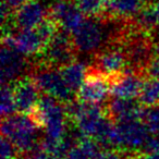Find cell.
Returning <instances> with one entry per match:
<instances>
[{
	"mask_svg": "<svg viewBox=\"0 0 159 159\" xmlns=\"http://www.w3.org/2000/svg\"><path fill=\"white\" fill-rule=\"evenodd\" d=\"M27 115L38 129H45L47 139L60 141L66 133V106H62L60 100L52 96L47 94L42 96L38 104Z\"/></svg>",
	"mask_w": 159,
	"mask_h": 159,
	"instance_id": "6da1fadb",
	"label": "cell"
},
{
	"mask_svg": "<svg viewBox=\"0 0 159 159\" xmlns=\"http://www.w3.org/2000/svg\"><path fill=\"white\" fill-rule=\"evenodd\" d=\"M37 129L30 116L24 113L6 117L1 122V134L14 144L21 152L31 154L38 146Z\"/></svg>",
	"mask_w": 159,
	"mask_h": 159,
	"instance_id": "7a4b0ae2",
	"label": "cell"
},
{
	"mask_svg": "<svg viewBox=\"0 0 159 159\" xmlns=\"http://www.w3.org/2000/svg\"><path fill=\"white\" fill-rule=\"evenodd\" d=\"M66 111L74 123L75 129L83 136L95 137L102 120L107 113L97 104L71 100L66 104Z\"/></svg>",
	"mask_w": 159,
	"mask_h": 159,
	"instance_id": "3957f363",
	"label": "cell"
},
{
	"mask_svg": "<svg viewBox=\"0 0 159 159\" xmlns=\"http://www.w3.org/2000/svg\"><path fill=\"white\" fill-rule=\"evenodd\" d=\"M75 51L71 33L61 27L38 57L40 58V64L52 68H62L74 61Z\"/></svg>",
	"mask_w": 159,
	"mask_h": 159,
	"instance_id": "277c9868",
	"label": "cell"
},
{
	"mask_svg": "<svg viewBox=\"0 0 159 159\" xmlns=\"http://www.w3.org/2000/svg\"><path fill=\"white\" fill-rule=\"evenodd\" d=\"M149 131L144 122L129 121L119 122L113 129L110 137L109 148L126 149L129 152H136L143 148L149 137Z\"/></svg>",
	"mask_w": 159,
	"mask_h": 159,
	"instance_id": "5b68a950",
	"label": "cell"
},
{
	"mask_svg": "<svg viewBox=\"0 0 159 159\" xmlns=\"http://www.w3.org/2000/svg\"><path fill=\"white\" fill-rule=\"evenodd\" d=\"M32 79L44 94L52 96L64 104L73 100V91L64 81L60 70L40 64L39 68L34 71Z\"/></svg>",
	"mask_w": 159,
	"mask_h": 159,
	"instance_id": "8992f818",
	"label": "cell"
},
{
	"mask_svg": "<svg viewBox=\"0 0 159 159\" xmlns=\"http://www.w3.org/2000/svg\"><path fill=\"white\" fill-rule=\"evenodd\" d=\"M110 93L109 76L94 66L89 68L86 77L77 91V99L81 102L97 104L105 102Z\"/></svg>",
	"mask_w": 159,
	"mask_h": 159,
	"instance_id": "52a82bcc",
	"label": "cell"
},
{
	"mask_svg": "<svg viewBox=\"0 0 159 159\" xmlns=\"http://www.w3.org/2000/svg\"><path fill=\"white\" fill-rule=\"evenodd\" d=\"M2 46L14 49L27 57H33L39 55L46 47V44L36 30L29 29L20 30L16 34L11 31L5 32L2 36Z\"/></svg>",
	"mask_w": 159,
	"mask_h": 159,
	"instance_id": "ba28073f",
	"label": "cell"
},
{
	"mask_svg": "<svg viewBox=\"0 0 159 159\" xmlns=\"http://www.w3.org/2000/svg\"><path fill=\"white\" fill-rule=\"evenodd\" d=\"M48 16L70 33L85 20L83 12L77 8L73 0H55L48 9Z\"/></svg>",
	"mask_w": 159,
	"mask_h": 159,
	"instance_id": "9c48e42d",
	"label": "cell"
},
{
	"mask_svg": "<svg viewBox=\"0 0 159 159\" xmlns=\"http://www.w3.org/2000/svg\"><path fill=\"white\" fill-rule=\"evenodd\" d=\"M141 74L132 69H125L123 72L109 75L110 94L113 97L134 99L139 95L143 85Z\"/></svg>",
	"mask_w": 159,
	"mask_h": 159,
	"instance_id": "30bf717a",
	"label": "cell"
},
{
	"mask_svg": "<svg viewBox=\"0 0 159 159\" xmlns=\"http://www.w3.org/2000/svg\"><path fill=\"white\" fill-rule=\"evenodd\" d=\"M125 66H128V57L121 45L111 44L110 47L102 49L95 56L94 68L108 76L123 72Z\"/></svg>",
	"mask_w": 159,
	"mask_h": 159,
	"instance_id": "8fae6325",
	"label": "cell"
},
{
	"mask_svg": "<svg viewBox=\"0 0 159 159\" xmlns=\"http://www.w3.org/2000/svg\"><path fill=\"white\" fill-rule=\"evenodd\" d=\"M0 60H1V69H0L1 85H8L12 82H16L27 69V62L24 55L8 47L2 46L0 52Z\"/></svg>",
	"mask_w": 159,
	"mask_h": 159,
	"instance_id": "7c38bea8",
	"label": "cell"
},
{
	"mask_svg": "<svg viewBox=\"0 0 159 159\" xmlns=\"http://www.w3.org/2000/svg\"><path fill=\"white\" fill-rule=\"evenodd\" d=\"M48 16V11L39 0H27L21 6L11 19V24L19 30L35 29Z\"/></svg>",
	"mask_w": 159,
	"mask_h": 159,
	"instance_id": "4fadbf2b",
	"label": "cell"
},
{
	"mask_svg": "<svg viewBox=\"0 0 159 159\" xmlns=\"http://www.w3.org/2000/svg\"><path fill=\"white\" fill-rule=\"evenodd\" d=\"M107 116L113 121H139L143 118L144 108L133 99L113 97L107 105Z\"/></svg>",
	"mask_w": 159,
	"mask_h": 159,
	"instance_id": "5bb4252c",
	"label": "cell"
},
{
	"mask_svg": "<svg viewBox=\"0 0 159 159\" xmlns=\"http://www.w3.org/2000/svg\"><path fill=\"white\" fill-rule=\"evenodd\" d=\"M14 98L18 111L20 113H29L39 100V89L33 79L23 77L13 86Z\"/></svg>",
	"mask_w": 159,
	"mask_h": 159,
	"instance_id": "9a60e30c",
	"label": "cell"
},
{
	"mask_svg": "<svg viewBox=\"0 0 159 159\" xmlns=\"http://www.w3.org/2000/svg\"><path fill=\"white\" fill-rule=\"evenodd\" d=\"M147 5V0H108L106 16L130 20Z\"/></svg>",
	"mask_w": 159,
	"mask_h": 159,
	"instance_id": "2e32d148",
	"label": "cell"
},
{
	"mask_svg": "<svg viewBox=\"0 0 159 159\" xmlns=\"http://www.w3.org/2000/svg\"><path fill=\"white\" fill-rule=\"evenodd\" d=\"M87 71H89V68L86 66V64L83 62L75 61V60L60 68V72H61L64 81L73 92L79 91V89L83 84L85 77H86Z\"/></svg>",
	"mask_w": 159,
	"mask_h": 159,
	"instance_id": "e0dca14e",
	"label": "cell"
},
{
	"mask_svg": "<svg viewBox=\"0 0 159 159\" xmlns=\"http://www.w3.org/2000/svg\"><path fill=\"white\" fill-rule=\"evenodd\" d=\"M134 25L145 33H152L158 25L156 10L154 5H147L133 18Z\"/></svg>",
	"mask_w": 159,
	"mask_h": 159,
	"instance_id": "ac0fdd59",
	"label": "cell"
},
{
	"mask_svg": "<svg viewBox=\"0 0 159 159\" xmlns=\"http://www.w3.org/2000/svg\"><path fill=\"white\" fill-rule=\"evenodd\" d=\"M139 98L144 106L150 107L159 105V79L148 77V80H145Z\"/></svg>",
	"mask_w": 159,
	"mask_h": 159,
	"instance_id": "d6986e66",
	"label": "cell"
},
{
	"mask_svg": "<svg viewBox=\"0 0 159 159\" xmlns=\"http://www.w3.org/2000/svg\"><path fill=\"white\" fill-rule=\"evenodd\" d=\"M107 1L108 0H74L83 14L87 16L104 18L107 13Z\"/></svg>",
	"mask_w": 159,
	"mask_h": 159,
	"instance_id": "ffe728a7",
	"label": "cell"
},
{
	"mask_svg": "<svg viewBox=\"0 0 159 159\" xmlns=\"http://www.w3.org/2000/svg\"><path fill=\"white\" fill-rule=\"evenodd\" d=\"M1 116L2 118L9 117L18 111L16 104V98H14L13 87H10L8 85H2L1 87Z\"/></svg>",
	"mask_w": 159,
	"mask_h": 159,
	"instance_id": "44dd1931",
	"label": "cell"
},
{
	"mask_svg": "<svg viewBox=\"0 0 159 159\" xmlns=\"http://www.w3.org/2000/svg\"><path fill=\"white\" fill-rule=\"evenodd\" d=\"M142 120L150 134L159 135V105L144 108Z\"/></svg>",
	"mask_w": 159,
	"mask_h": 159,
	"instance_id": "7402d4cb",
	"label": "cell"
},
{
	"mask_svg": "<svg viewBox=\"0 0 159 159\" xmlns=\"http://www.w3.org/2000/svg\"><path fill=\"white\" fill-rule=\"evenodd\" d=\"M16 147L10 139L7 137H1V143H0V154L1 158H14L16 156Z\"/></svg>",
	"mask_w": 159,
	"mask_h": 159,
	"instance_id": "603a6c76",
	"label": "cell"
},
{
	"mask_svg": "<svg viewBox=\"0 0 159 159\" xmlns=\"http://www.w3.org/2000/svg\"><path fill=\"white\" fill-rule=\"evenodd\" d=\"M63 159H93L89 154L87 152V150L83 147L80 143L75 144L64 156Z\"/></svg>",
	"mask_w": 159,
	"mask_h": 159,
	"instance_id": "cb8c5ba5",
	"label": "cell"
},
{
	"mask_svg": "<svg viewBox=\"0 0 159 159\" xmlns=\"http://www.w3.org/2000/svg\"><path fill=\"white\" fill-rule=\"evenodd\" d=\"M142 152L147 154H152L155 152H159V135L152 134L149 135V137L147 139L146 143L144 144Z\"/></svg>",
	"mask_w": 159,
	"mask_h": 159,
	"instance_id": "d4e9b609",
	"label": "cell"
},
{
	"mask_svg": "<svg viewBox=\"0 0 159 159\" xmlns=\"http://www.w3.org/2000/svg\"><path fill=\"white\" fill-rule=\"evenodd\" d=\"M145 74L148 77L152 79H159V55L154 56L148 62L145 69Z\"/></svg>",
	"mask_w": 159,
	"mask_h": 159,
	"instance_id": "484cf974",
	"label": "cell"
},
{
	"mask_svg": "<svg viewBox=\"0 0 159 159\" xmlns=\"http://www.w3.org/2000/svg\"><path fill=\"white\" fill-rule=\"evenodd\" d=\"M31 154H32L31 156L35 159H62L61 157L53 154V152H45V150L40 149L39 146H37Z\"/></svg>",
	"mask_w": 159,
	"mask_h": 159,
	"instance_id": "4316f807",
	"label": "cell"
},
{
	"mask_svg": "<svg viewBox=\"0 0 159 159\" xmlns=\"http://www.w3.org/2000/svg\"><path fill=\"white\" fill-rule=\"evenodd\" d=\"M96 159H123V157L120 155L119 152H116L112 149H106L102 150Z\"/></svg>",
	"mask_w": 159,
	"mask_h": 159,
	"instance_id": "83f0119b",
	"label": "cell"
},
{
	"mask_svg": "<svg viewBox=\"0 0 159 159\" xmlns=\"http://www.w3.org/2000/svg\"><path fill=\"white\" fill-rule=\"evenodd\" d=\"M27 0H3V2L9 7V9L11 10L12 12L16 11L21 6H23Z\"/></svg>",
	"mask_w": 159,
	"mask_h": 159,
	"instance_id": "f1b7e54d",
	"label": "cell"
},
{
	"mask_svg": "<svg viewBox=\"0 0 159 159\" xmlns=\"http://www.w3.org/2000/svg\"><path fill=\"white\" fill-rule=\"evenodd\" d=\"M154 49L155 52H157V55H159V33L157 34V37L154 42Z\"/></svg>",
	"mask_w": 159,
	"mask_h": 159,
	"instance_id": "f546056e",
	"label": "cell"
},
{
	"mask_svg": "<svg viewBox=\"0 0 159 159\" xmlns=\"http://www.w3.org/2000/svg\"><path fill=\"white\" fill-rule=\"evenodd\" d=\"M145 159H159V152H155L152 154H147Z\"/></svg>",
	"mask_w": 159,
	"mask_h": 159,
	"instance_id": "4dcf8cb0",
	"label": "cell"
},
{
	"mask_svg": "<svg viewBox=\"0 0 159 159\" xmlns=\"http://www.w3.org/2000/svg\"><path fill=\"white\" fill-rule=\"evenodd\" d=\"M155 10H156V14H157V19H158V25H159V0L155 3Z\"/></svg>",
	"mask_w": 159,
	"mask_h": 159,
	"instance_id": "1f68e13d",
	"label": "cell"
},
{
	"mask_svg": "<svg viewBox=\"0 0 159 159\" xmlns=\"http://www.w3.org/2000/svg\"><path fill=\"white\" fill-rule=\"evenodd\" d=\"M25 159H35V158H33V157H32V156H30L29 158H25Z\"/></svg>",
	"mask_w": 159,
	"mask_h": 159,
	"instance_id": "d6a6232c",
	"label": "cell"
},
{
	"mask_svg": "<svg viewBox=\"0 0 159 159\" xmlns=\"http://www.w3.org/2000/svg\"><path fill=\"white\" fill-rule=\"evenodd\" d=\"M1 159H16V158L14 157V158H1Z\"/></svg>",
	"mask_w": 159,
	"mask_h": 159,
	"instance_id": "836d02e7",
	"label": "cell"
}]
</instances>
